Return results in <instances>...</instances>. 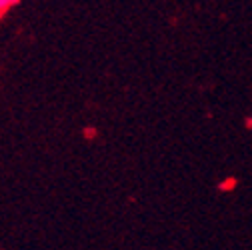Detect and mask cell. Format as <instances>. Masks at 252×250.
<instances>
[{"mask_svg":"<svg viewBox=\"0 0 252 250\" xmlns=\"http://www.w3.org/2000/svg\"><path fill=\"white\" fill-rule=\"evenodd\" d=\"M16 2H18V0H0V16L6 14V12H8Z\"/></svg>","mask_w":252,"mask_h":250,"instance_id":"1","label":"cell"},{"mask_svg":"<svg viewBox=\"0 0 252 250\" xmlns=\"http://www.w3.org/2000/svg\"><path fill=\"white\" fill-rule=\"evenodd\" d=\"M234 184H236V180H228V182L222 184V188H230V186H234Z\"/></svg>","mask_w":252,"mask_h":250,"instance_id":"2","label":"cell"}]
</instances>
